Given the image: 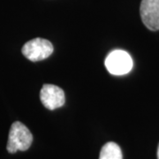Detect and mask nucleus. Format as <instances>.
<instances>
[{"mask_svg":"<svg viewBox=\"0 0 159 159\" xmlns=\"http://www.w3.org/2000/svg\"><path fill=\"white\" fill-rule=\"evenodd\" d=\"M33 142V135L26 125L20 121L11 125L9 132L7 151L9 153H16L18 150L25 151L29 149Z\"/></svg>","mask_w":159,"mask_h":159,"instance_id":"nucleus-1","label":"nucleus"},{"mask_svg":"<svg viewBox=\"0 0 159 159\" xmlns=\"http://www.w3.org/2000/svg\"><path fill=\"white\" fill-rule=\"evenodd\" d=\"M105 67L113 75H124L133 68V59L125 51L116 50L111 51L105 58Z\"/></svg>","mask_w":159,"mask_h":159,"instance_id":"nucleus-2","label":"nucleus"},{"mask_svg":"<svg viewBox=\"0 0 159 159\" xmlns=\"http://www.w3.org/2000/svg\"><path fill=\"white\" fill-rule=\"evenodd\" d=\"M53 45L50 41L34 38L26 43L22 47V54L30 61L36 62L50 57L53 52Z\"/></svg>","mask_w":159,"mask_h":159,"instance_id":"nucleus-3","label":"nucleus"},{"mask_svg":"<svg viewBox=\"0 0 159 159\" xmlns=\"http://www.w3.org/2000/svg\"><path fill=\"white\" fill-rule=\"evenodd\" d=\"M40 99L48 110H55L64 105L65 93L62 89L52 84H44L40 92Z\"/></svg>","mask_w":159,"mask_h":159,"instance_id":"nucleus-4","label":"nucleus"},{"mask_svg":"<svg viewBox=\"0 0 159 159\" xmlns=\"http://www.w3.org/2000/svg\"><path fill=\"white\" fill-rule=\"evenodd\" d=\"M140 13L143 24L149 30H159V0H142Z\"/></svg>","mask_w":159,"mask_h":159,"instance_id":"nucleus-5","label":"nucleus"},{"mask_svg":"<svg viewBox=\"0 0 159 159\" xmlns=\"http://www.w3.org/2000/svg\"><path fill=\"white\" fill-rule=\"evenodd\" d=\"M99 159H123L121 148L115 142H107L102 146Z\"/></svg>","mask_w":159,"mask_h":159,"instance_id":"nucleus-6","label":"nucleus"},{"mask_svg":"<svg viewBox=\"0 0 159 159\" xmlns=\"http://www.w3.org/2000/svg\"><path fill=\"white\" fill-rule=\"evenodd\" d=\"M157 158L159 159V145H158V148H157Z\"/></svg>","mask_w":159,"mask_h":159,"instance_id":"nucleus-7","label":"nucleus"}]
</instances>
